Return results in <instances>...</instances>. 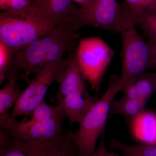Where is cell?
<instances>
[{"instance_id":"cell-1","label":"cell","mask_w":156,"mask_h":156,"mask_svg":"<svg viewBox=\"0 0 156 156\" xmlns=\"http://www.w3.org/2000/svg\"><path fill=\"white\" fill-rule=\"evenodd\" d=\"M80 38L78 31L56 27L44 36L36 39L16 53L9 72H14L30 83V76L46 66L62 59L75 48Z\"/></svg>"},{"instance_id":"cell-2","label":"cell","mask_w":156,"mask_h":156,"mask_svg":"<svg viewBox=\"0 0 156 156\" xmlns=\"http://www.w3.org/2000/svg\"><path fill=\"white\" fill-rule=\"evenodd\" d=\"M121 6L122 68L120 76L116 81L120 91L147 70L156 67L155 45L148 41H144L138 33L127 3Z\"/></svg>"},{"instance_id":"cell-3","label":"cell","mask_w":156,"mask_h":156,"mask_svg":"<svg viewBox=\"0 0 156 156\" xmlns=\"http://www.w3.org/2000/svg\"><path fill=\"white\" fill-rule=\"evenodd\" d=\"M56 27L30 5L19 11H3L0 14V41L16 53Z\"/></svg>"},{"instance_id":"cell-4","label":"cell","mask_w":156,"mask_h":156,"mask_svg":"<svg viewBox=\"0 0 156 156\" xmlns=\"http://www.w3.org/2000/svg\"><path fill=\"white\" fill-rule=\"evenodd\" d=\"M75 48L68 52L57 82L59 89L56 99L63 108L71 125L79 123L97 101L87 91L84 77L78 64Z\"/></svg>"},{"instance_id":"cell-5","label":"cell","mask_w":156,"mask_h":156,"mask_svg":"<svg viewBox=\"0 0 156 156\" xmlns=\"http://www.w3.org/2000/svg\"><path fill=\"white\" fill-rule=\"evenodd\" d=\"M118 76H111L106 92L97 100L79 123V129L70 132L72 138L77 148L80 156H92L99 136L105 131L111 105L119 89L116 84Z\"/></svg>"},{"instance_id":"cell-6","label":"cell","mask_w":156,"mask_h":156,"mask_svg":"<svg viewBox=\"0 0 156 156\" xmlns=\"http://www.w3.org/2000/svg\"><path fill=\"white\" fill-rule=\"evenodd\" d=\"M67 118L66 113L50 119L30 123L25 118L17 121L5 132L12 137L23 140L47 151L55 149L65 140L69 132L62 127V122Z\"/></svg>"},{"instance_id":"cell-7","label":"cell","mask_w":156,"mask_h":156,"mask_svg":"<svg viewBox=\"0 0 156 156\" xmlns=\"http://www.w3.org/2000/svg\"><path fill=\"white\" fill-rule=\"evenodd\" d=\"M114 52L103 40L96 37L80 40L76 51L79 67L92 89L98 92L102 77Z\"/></svg>"},{"instance_id":"cell-8","label":"cell","mask_w":156,"mask_h":156,"mask_svg":"<svg viewBox=\"0 0 156 156\" xmlns=\"http://www.w3.org/2000/svg\"><path fill=\"white\" fill-rule=\"evenodd\" d=\"M65 59L48 65L36 73V75L26 89L21 93L14 104L11 115L16 119L29 115L44 101L48 89L57 81Z\"/></svg>"},{"instance_id":"cell-9","label":"cell","mask_w":156,"mask_h":156,"mask_svg":"<svg viewBox=\"0 0 156 156\" xmlns=\"http://www.w3.org/2000/svg\"><path fill=\"white\" fill-rule=\"evenodd\" d=\"M82 27L89 25L120 34L122 9L116 0H94L80 9Z\"/></svg>"},{"instance_id":"cell-10","label":"cell","mask_w":156,"mask_h":156,"mask_svg":"<svg viewBox=\"0 0 156 156\" xmlns=\"http://www.w3.org/2000/svg\"><path fill=\"white\" fill-rule=\"evenodd\" d=\"M73 2L72 0H33L31 5L53 20L57 27L78 31L82 27L80 9Z\"/></svg>"},{"instance_id":"cell-11","label":"cell","mask_w":156,"mask_h":156,"mask_svg":"<svg viewBox=\"0 0 156 156\" xmlns=\"http://www.w3.org/2000/svg\"><path fill=\"white\" fill-rule=\"evenodd\" d=\"M18 75L14 73H9L7 83L0 90V128L5 131L14 126L17 120L9 115V111L15 104L21 94L17 82Z\"/></svg>"},{"instance_id":"cell-12","label":"cell","mask_w":156,"mask_h":156,"mask_svg":"<svg viewBox=\"0 0 156 156\" xmlns=\"http://www.w3.org/2000/svg\"><path fill=\"white\" fill-rule=\"evenodd\" d=\"M131 135L142 144H156V113L144 109L129 123Z\"/></svg>"},{"instance_id":"cell-13","label":"cell","mask_w":156,"mask_h":156,"mask_svg":"<svg viewBox=\"0 0 156 156\" xmlns=\"http://www.w3.org/2000/svg\"><path fill=\"white\" fill-rule=\"evenodd\" d=\"M48 151L5 132H0V156H48Z\"/></svg>"},{"instance_id":"cell-14","label":"cell","mask_w":156,"mask_h":156,"mask_svg":"<svg viewBox=\"0 0 156 156\" xmlns=\"http://www.w3.org/2000/svg\"><path fill=\"white\" fill-rule=\"evenodd\" d=\"M147 101L141 99H131L124 96L121 99L112 101L111 115H119L124 117L128 124L142 112Z\"/></svg>"},{"instance_id":"cell-15","label":"cell","mask_w":156,"mask_h":156,"mask_svg":"<svg viewBox=\"0 0 156 156\" xmlns=\"http://www.w3.org/2000/svg\"><path fill=\"white\" fill-rule=\"evenodd\" d=\"M129 9L134 23L145 34L148 41L156 45V11H140L134 10L130 7Z\"/></svg>"},{"instance_id":"cell-16","label":"cell","mask_w":156,"mask_h":156,"mask_svg":"<svg viewBox=\"0 0 156 156\" xmlns=\"http://www.w3.org/2000/svg\"><path fill=\"white\" fill-rule=\"evenodd\" d=\"M109 146L111 148L122 153L124 156H156V144L131 145L112 139Z\"/></svg>"},{"instance_id":"cell-17","label":"cell","mask_w":156,"mask_h":156,"mask_svg":"<svg viewBox=\"0 0 156 156\" xmlns=\"http://www.w3.org/2000/svg\"><path fill=\"white\" fill-rule=\"evenodd\" d=\"M134 83L139 98L147 101L156 91V71L141 74Z\"/></svg>"},{"instance_id":"cell-18","label":"cell","mask_w":156,"mask_h":156,"mask_svg":"<svg viewBox=\"0 0 156 156\" xmlns=\"http://www.w3.org/2000/svg\"><path fill=\"white\" fill-rule=\"evenodd\" d=\"M14 53L9 47L0 41V84L7 77L12 62Z\"/></svg>"},{"instance_id":"cell-19","label":"cell","mask_w":156,"mask_h":156,"mask_svg":"<svg viewBox=\"0 0 156 156\" xmlns=\"http://www.w3.org/2000/svg\"><path fill=\"white\" fill-rule=\"evenodd\" d=\"M48 156H80L77 148L72 138L70 132L59 146L53 150L49 151Z\"/></svg>"},{"instance_id":"cell-20","label":"cell","mask_w":156,"mask_h":156,"mask_svg":"<svg viewBox=\"0 0 156 156\" xmlns=\"http://www.w3.org/2000/svg\"><path fill=\"white\" fill-rule=\"evenodd\" d=\"M30 0H0V9L3 11H19L27 8Z\"/></svg>"},{"instance_id":"cell-21","label":"cell","mask_w":156,"mask_h":156,"mask_svg":"<svg viewBox=\"0 0 156 156\" xmlns=\"http://www.w3.org/2000/svg\"><path fill=\"white\" fill-rule=\"evenodd\" d=\"M131 9L144 11H156V0H126Z\"/></svg>"},{"instance_id":"cell-22","label":"cell","mask_w":156,"mask_h":156,"mask_svg":"<svg viewBox=\"0 0 156 156\" xmlns=\"http://www.w3.org/2000/svg\"><path fill=\"white\" fill-rule=\"evenodd\" d=\"M105 131L101 135L100 143L92 156H114V152H110L106 148L105 144Z\"/></svg>"},{"instance_id":"cell-23","label":"cell","mask_w":156,"mask_h":156,"mask_svg":"<svg viewBox=\"0 0 156 156\" xmlns=\"http://www.w3.org/2000/svg\"><path fill=\"white\" fill-rule=\"evenodd\" d=\"M134 82L123 89L122 91L125 93L124 96L131 99H140Z\"/></svg>"},{"instance_id":"cell-24","label":"cell","mask_w":156,"mask_h":156,"mask_svg":"<svg viewBox=\"0 0 156 156\" xmlns=\"http://www.w3.org/2000/svg\"><path fill=\"white\" fill-rule=\"evenodd\" d=\"M94 0H84V5L83 6L88 5L90 3H92Z\"/></svg>"},{"instance_id":"cell-25","label":"cell","mask_w":156,"mask_h":156,"mask_svg":"<svg viewBox=\"0 0 156 156\" xmlns=\"http://www.w3.org/2000/svg\"><path fill=\"white\" fill-rule=\"evenodd\" d=\"M155 45V58L156 60V44Z\"/></svg>"},{"instance_id":"cell-26","label":"cell","mask_w":156,"mask_h":156,"mask_svg":"<svg viewBox=\"0 0 156 156\" xmlns=\"http://www.w3.org/2000/svg\"><path fill=\"white\" fill-rule=\"evenodd\" d=\"M114 156H119V155L118 154H117L116 153H114Z\"/></svg>"}]
</instances>
